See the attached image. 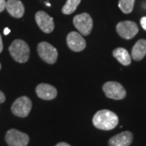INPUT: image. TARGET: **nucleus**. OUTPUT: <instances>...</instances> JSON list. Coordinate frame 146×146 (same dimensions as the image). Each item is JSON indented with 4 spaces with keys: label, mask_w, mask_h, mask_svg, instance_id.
I'll list each match as a JSON object with an SVG mask.
<instances>
[{
    "label": "nucleus",
    "mask_w": 146,
    "mask_h": 146,
    "mask_svg": "<svg viewBox=\"0 0 146 146\" xmlns=\"http://www.w3.org/2000/svg\"><path fill=\"white\" fill-rule=\"evenodd\" d=\"M119 123V117L109 110H101L93 118V124L98 129L110 131L114 129Z\"/></svg>",
    "instance_id": "1"
},
{
    "label": "nucleus",
    "mask_w": 146,
    "mask_h": 146,
    "mask_svg": "<svg viewBox=\"0 0 146 146\" xmlns=\"http://www.w3.org/2000/svg\"><path fill=\"white\" fill-rule=\"evenodd\" d=\"M9 52L13 59L20 63H25L29 58L30 50L26 42L17 39L13 41L9 46Z\"/></svg>",
    "instance_id": "2"
},
{
    "label": "nucleus",
    "mask_w": 146,
    "mask_h": 146,
    "mask_svg": "<svg viewBox=\"0 0 146 146\" xmlns=\"http://www.w3.org/2000/svg\"><path fill=\"white\" fill-rule=\"evenodd\" d=\"M73 25L83 36H88L93 29V19L88 13L76 15L73 18Z\"/></svg>",
    "instance_id": "3"
},
{
    "label": "nucleus",
    "mask_w": 146,
    "mask_h": 146,
    "mask_svg": "<svg viewBox=\"0 0 146 146\" xmlns=\"http://www.w3.org/2000/svg\"><path fill=\"white\" fill-rule=\"evenodd\" d=\"M105 95L114 100H122L126 97V90L123 86L116 81H108L102 86Z\"/></svg>",
    "instance_id": "4"
},
{
    "label": "nucleus",
    "mask_w": 146,
    "mask_h": 146,
    "mask_svg": "<svg viewBox=\"0 0 146 146\" xmlns=\"http://www.w3.org/2000/svg\"><path fill=\"white\" fill-rule=\"evenodd\" d=\"M37 52L42 60L49 64H54L57 61V49L49 42H40L37 46Z\"/></svg>",
    "instance_id": "5"
},
{
    "label": "nucleus",
    "mask_w": 146,
    "mask_h": 146,
    "mask_svg": "<svg viewBox=\"0 0 146 146\" xmlns=\"http://www.w3.org/2000/svg\"><path fill=\"white\" fill-rule=\"evenodd\" d=\"M32 102L26 96H23L16 99L11 106V112L13 115L20 118H25L30 113Z\"/></svg>",
    "instance_id": "6"
},
{
    "label": "nucleus",
    "mask_w": 146,
    "mask_h": 146,
    "mask_svg": "<svg viewBox=\"0 0 146 146\" xmlns=\"http://www.w3.org/2000/svg\"><path fill=\"white\" fill-rule=\"evenodd\" d=\"M5 141L9 146H27L29 142V136L16 129H10L6 133Z\"/></svg>",
    "instance_id": "7"
},
{
    "label": "nucleus",
    "mask_w": 146,
    "mask_h": 146,
    "mask_svg": "<svg viewBox=\"0 0 146 146\" xmlns=\"http://www.w3.org/2000/svg\"><path fill=\"white\" fill-rule=\"evenodd\" d=\"M116 30L121 37L129 40L133 38L138 33L139 29L135 22L126 21L119 22L116 26Z\"/></svg>",
    "instance_id": "8"
},
{
    "label": "nucleus",
    "mask_w": 146,
    "mask_h": 146,
    "mask_svg": "<svg viewBox=\"0 0 146 146\" xmlns=\"http://www.w3.org/2000/svg\"><path fill=\"white\" fill-rule=\"evenodd\" d=\"M35 21L40 29L45 33H50L54 29L53 18L43 11H39L36 12L35 15Z\"/></svg>",
    "instance_id": "9"
},
{
    "label": "nucleus",
    "mask_w": 146,
    "mask_h": 146,
    "mask_svg": "<svg viewBox=\"0 0 146 146\" xmlns=\"http://www.w3.org/2000/svg\"><path fill=\"white\" fill-rule=\"evenodd\" d=\"M68 47L75 52L82 51L86 47V42L82 35L76 32H71L67 36Z\"/></svg>",
    "instance_id": "10"
},
{
    "label": "nucleus",
    "mask_w": 146,
    "mask_h": 146,
    "mask_svg": "<svg viewBox=\"0 0 146 146\" xmlns=\"http://www.w3.org/2000/svg\"><path fill=\"white\" fill-rule=\"evenodd\" d=\"M133 141V134L128 131H123L111 137L108 141L109 146H130Z\"/></svg>",
    "instance_id": "11"
},
{
    "label": "nucleus",
    "mask_w": 146,
    "mask_h": 146,
    "mask_svg": "<svg viewBox=\"0 0 146 146\" xmlns=\"http://www.w3.org/2000/svg\"><path fill=\"white\" fill-rule=\"evenodd\" d=\"M36 95L43 100H52L57 97V89L49 84H40L36 88Z\"/></svg>",
    "instance_id": "12"
},
{
    "label": "nucleus",
    "mask_w": 146,
    "mask_h": 146,
    "mask_svg": "<svg viewBox=\"0 0 146 146\" xmlns=\"http://www.w3.org/2000/svg\"><path fill=\"white\" fill-rule=\"evenodd\" d=\"M6 10L14 18H21L25 14V7L20 0H8Z\"/></svg>",
    "instance_id": "13"
},
{
    "label": "nucleus",
    "mask_w": 146,
    "mask_h": 146,
    "mask_svg": "<svg viewBox=\"0 0 146 146\" xmlns=\"http://www.w3.org/2000/svg\"><path fill=\"white\" fill-rule=\"evenodd\" d=\"M146 55V40L141 39L137 41L136 43L132 47L131 50V55L135 61H141Z\"/></svg>",
    "instance_id": "14"
},
{
    "label": "nucleus",
    "mask_w": 146,
    "mask_h": 146,
    "mask_svg": "<svg viewBox=\"0 0 146 146\" xmlns=\"http://www.w3.org/2000/svg\"><path fill=\"white\" fill-rule=\"evenodd\" d=\"M113 56L123 66H128L131 63V57L128 51L124 48H116L113 51Z\"/></svg>",
    "instance_id": "15"
},
{
    "label": "nucleus",
    "mask_w": 146,
    "mask_h": 146,
    "mask_svg": "<svg viewBox=\"0 0 146 146\" xmlns=\"http://www.w3.org/2000/svg\"><path fill=\"white\" fill-rule=\"evenodd\" d=\"M81 0H67V3L62 8V12L65 15L72 14L73 12L76 10Z\"/></svg>",
    "instance_id": "16"
},
{
    "label": "nucleus",
    "mask_w": 146,
    "mask_h": 146,
    "mask_svg": "<svg viewBox=\"0 0 146 146\" xmlns=\"http://www.w3.org/2000/svg\"><path fill=\"white\" fill-rule=\"evenodd\" d=\"M135 0H119V7L125 14L131 13L134 7Z\"/></svg>",
    "instance_id": "17"
},
{
    "label": "nucleus",
    "mask_w": 146,
    "mask_h": 146,
    "mask_svg": "<svg viewBox=\"0 0 146 146\" xmlns=\"http://www.w3.org/2000/svg\"><path fill=\"white\" fill-rule=\"evenodd\" d=\"M6 4H7L6 0H0V12H2L3 11L5 10Z\"/></svg>",
    "instance_id": "18"
},
{
    "label": "nucleus",
    "mask_w": 146,
    "mask_h": 146,
    "mask_svg": "<svg viewBox=\"0 0 146 146\" xmlns=\"http://www.w3.org/2000/svg\"><path fill=\"white\" fill-rule=\"evenodd\" d=\"M141 25L142 28L146 31V16H144L141 19Z\"/></svg>",
    "instance_id": "19"
},
{
    "label": "nucleus",
    "mask_w": 146,
    "mask_h": 146,
    "mask_svg": "<svg viewBox=\"0 0 146 146\" xmlns=\"http://www.w3.org/2000/svg\"><path fill=\"white\" fill-rule=\"evenodd\" d=\"M6 100V97L4 94L0 90V103H3V102H4Z\"/></svg>",
    "instance_id": "20"
},
{
    "label": "nucleus",
    "mask_w": 146,
    "mask_h": 146,
    "mask_svg": "<svg viewBox=\"0 0 146 146\" xmlns=\"http://www.w3.org/2000/svg\"><path fill=\"white\" fill-rule=\"evenodd\" d=\"M3 40H2V36L0 34V53L3 51Z\"/></svg>",
    "instance_id": "21"
},
{
    "label": "nucleus",
    "mask_w": 146,
    "mask_h": 146,
    "mask_svg": "<svg viewBox=\"0 0 146 146\" xmlns=\"http://www.w3.org/2000/svg\"><path fill=\"white\" fill-rule=\"evenodd\" d=\"M55 146H71V145H68V143H66V142H60V143L57 144Z\"/></svg>",
    "instance_id": "22"
},
{
    "label": "nucleus",
    "mask_w": 146,
    "mask_h": 146,
    "mask_svg": "<svg viewBox=\"0 0 146 146\" xmlns=\"http://www.w3.org/2000/svg\"><path fill=\"white\" fill-rule=\"evenodd\" d=\"M10 32L11 30L8 28H5V29H4V31H3V33H4V35H7V34L10 33Z\"/></svg>",
    "instance_id": "23"
},
{
    "label": "nucleus",
    "mask_w": 146,
    "mask_h": 146,
    "mask_svg": "<svg viewBox=\"0 0 146 146\" xmlns=\"http://www.w3.org/2000/svg\"><path fill=\"white\" fill-rule=\"evenodd\" d=\"M46 5H47V6H49V7H50V4L49 3H46Z\"/></svg>",
    "instance_id": "24"
},
{
    "label": "nucleus",
    "mask_w": 146,
    "mask_h": 146,
    "mask_svg": "<svg viewBox=\"0 0 146 146\" xmlns=\"http://www.w3.org/2000/svg\"><path fill=\"white\" fill-rule=\"evenodd\" d=\"M0 69H1V63H0Z\"/></svg>",
    "instance_id": "25"
}]
</instances>
